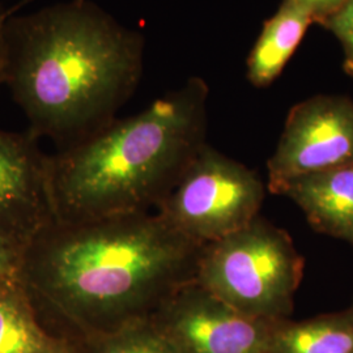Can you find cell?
<instances>
[{
    "mask_svg": "<svg viewBox=\"0 0 353 353\" xmlns=\"http://www.w3.org/2000/svg\"><path fill=\"white\" fill-rule=\"evenodd\" d=\"M0 353H79L70 341L49 334L20 283L0 290Z\"/></svg>",
    "mask_w": 353,
    "mask_h": 353,
    "instance_id": "8fae6325",
    "label": "cell"
},
{
    "mask_svg": "<svg viewBox=\"0 0 353 353\" xmlns=\"http://www.w3.org/2000/svg\"><path fill=\"white\" fill-rule=\"evenodd\" d=\"M265 190L255 170L204 144L156 212L190 240L207 245L258 217Z\"/></svg>",
    "mask_w": 353,
    "mask_h": 353,
    "instance_id": "5b68a950",
    "label": "cell"
},
{
    "mask_svg": "<svg viewBox=\"0 0 353 353\" xmlns=\"http://www.w3.org/2000/svg\"><path fill=\"white\" fill-rule=\"evenodd\" d=\"M272 194L294 203L318 233L353 246V163L294 178Z\"/></svg>",
    "mask_w": 353,
    "mask_h": 353,
    "instance_id": "9c48e42d",
    "label": "cell"
},
{
    "mask_svg": "<svg viewBox=\"0 0 353 353\" xmlns=\"http://www.w3.org/2000/svg\"><path fill=\"white\" fill-rule=\"evenodd\" d=\"M178 353H270L276 322L245 316L192 281L151 316Z\"/></svg>",
    "mask_w": 353,
    "mask_h": 353,
    "instance_id": "52a82bcc",
    "label": "cell"
},
{
    "mask_svg": "<svg viewBox=\"0 0 353 353\" xmlns=\"http://www.w3.org/2000/svg\"><path fill=\"white\" fill-rule=\"evenodd\" d=\"M303 7L314 19L316 24H322L331 14L341 10L347 0H290Z\"/></svg>",
    "mask_w": 353,
    "mask_h": 353,
    "instance_id": "2e32d148",
    "label": "cell"
},
{
    "mask_svg": "<svg viewBox=\"0 0 353 353\" xmlns=\"http://www.w3.org/2000/svg\"><path fill=\"white\" fill-rule=\"evenodd\" d=\"M202 248L157 212L54 221L26 246L21 284L89 339L150 319L195 281Z\"/></svg>",
    "mask_w": 353,
    "mask_h": 353,
    "instance_id": "6da1fadb",
    "label": "cell"
},
{
    "mask_svg": "<svg viewBox=\"0 0 353 353\" xmlns=\"http://www.w3.org/2000/svg\"><path fill=\"white\" fill-rule=\"evenodd\" d=\"M351 307H352V309H353V303H352V306H351Z\"/></svg>",
    "mask_w": 353,
    "mask_h": 353,
    "instance_id": "ac0fdd59",
    "label": "cell"
},
{
    "mask_svg": "<svg viewBox=\"0 0 353 353\" xmlns=\"http://www.w3.org/2000/svg\"><path fill=\"white\" fill-rule=\"evenodd\" d=\"M270 353H353V309L294 322L276 321Z\"/></svg>",
    "mask_w": 353,
    "mask_h": 353,
    "instance_id": "7c38bea8",
    "label": "cell"
},
{
    "mask_svg": "<svg viewBox=\"0 0 353 353\" xmlns=\"http://www.w3.org/2000/svg\"><path fill=\"white\" fill-rule=\"evenodd\" d=\"M303 267L290 234L259 214L203 245L195 283L245 316L275 322L290 318Z\"/></svg>",
    "mask_w": 353,
    "mask_h": 353,
    "instance_id": "277c9868",
    "label": "cell"
},
{
    "mask_svg": "<svg viewBox=\"0 0 353 353\" xmlns=\"http://www.w3.org/2000/svg\"><path fill=\"white\" fill-rule=\"evenodd\" d=\"M7 13L0 7V85L7 79V59H8V45H7Z\"/></svg>",
    "mask_w": 353,
    "mask_h": 353,
    "instance_id": "e0dca14e",
    "label": "cell"
},
{
    "mask_svg": "<svg viewBox=\"0 0 353 353\" xmlns=\"http://www.w3.org/2000/svg\"><path fill=\"white\" fill-rule=\"evenodd\" d=\"M321 26L332 33L343 49V70L353 77V0H347L341 10L327 17Z\"/></svg>",
    "mask_w": 353,
    "mask_h": 353,
    "instance_id": "5bb4252c",
    "label": "cell"
},
{
    "mask_svg": "<svg viewBox=\"0 0 353 353\" xmlns=\"http://www.w3.org/2000/svg\"><path fill=\"white\" fill-rule=\"evenodd\" d=\"M353 163V100L316 94L287 115L276 150L267 163V190Z\"/></svg>",
    "mask_w": 353,
    "mask_h": 353,
    "instance_id": "8992f818",
    "label": "cell"
},
{
    "mask_svg": "<svg viewBox=\"0 0 353 353\" xmlns=\"http://www.w3.org/2000/svg\"><path fill=\"white\" fill-rule=\"evenodd\" d=\"M88 345L89 353H178L151 318L92 336Z\"/></svg>",
    "mask_w": 353,
    "mask_h": 353,
    "instance_id": "4fadbf2b",
    "label": "cell"
},
{
    "mask_svg": "<svg viewBox=\"0 0 353 353\" xmlns=\"http://www.w3.org/2000/svg\"><path fill=\"white\" fill-rule=\"evenodd\" d=\"M314 19L303 7L283 0L267 19L248 58V79L256 88L270 87L299 49Z\"/></svg>",
    "mask_w": 353,
    "mask_h": 353,
    "instance_id": "30bf717a",
    "label": "cell"
},
{
    "mask_svg": "<svg viewBox=\"0 0 353 353\" xmlns=\"http://www.w3.org/2000/svg\"><path fill=\"white\" fill-rule=\"evenodd\" d=\"M54 221L49 156L30 132L0 130V237L26 248Z\"/></svg>",
    "mask_w": 353,
    "mask_h": 353,
    "instance_id": "ba28073f",
    "label": "cell"
},
{
    "mask_svg": "<svg viewBox=\"0 0 353 353\" xmlns=\"http://www.w3.org/2000/svg\"><path fill=\"white\" fill-rule=\"evenodd\" d=\"M210 89L191 77L141 113L114 119L49 156L55 220L80 223L156 210L207 135Z\"/></svg>",
    "mask_w": 353,
    "mask_h": 353,
    "instance_id": "3957f363",
    "label": "cell"
},
{
    "mask_svg": "<svg viewBox=\"0 0 353 353\" xmlns=\"http://www.w3.org/2000/svg\"><path fill=\"white\" fill-rule=\"evenodd\" d=\"M7 79L36 138L59 150L115 119L139 85L144 37L89 0L7 21Z\"/></svg>",
    "mask_w": 353,
    "mask_h": 353,
    "instance_id": "7a4b0ae2",
    "label": "cell"
},
{
    "mask_svg": "<svg viewBox=\"0 0 353 353\" xmlns=\"http://www.w3.org/2000/svg\"><path fill=\"white\" fill-rule=\"evenodd\" d=\"M26 246L0 237V290L21 281Z\"/></svg>",
    "mask_w": 353,
    "mask_h": 353,
    "instance_id": "9a60e30c",
    "label": "cell"
}]
</instances>
